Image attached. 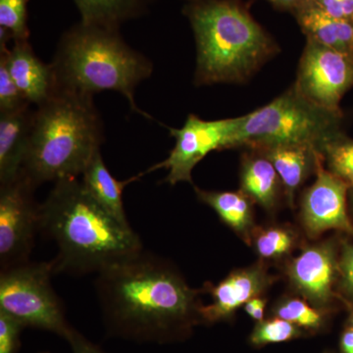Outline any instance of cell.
<instances>
[{
    "instance_id": "32",
    "label": "cell",
    "mask_w": 353,
    "mask_h": 353,
    "mask_svg": "<svg viewBox=\"0 0 353 353\" xmlns=\"http://www.w3.org/2000/svg\"><path fill=\"white\" fill-rule=\"evenodd\" d=\"M265 306H266V301L257 296L245 304V310L252 319L259 322L263 320Z\"/></svg>"
},
{
    "instance_id": "4",
    "label": "cell",
    "mask_w": 353,
    "mask_h": 353,
    "mask_svg": "<svg viewBox=\"0 0 353 353\" xmlns=\"http://www.w3.org/2000/svg\"><path fill=\"white\" fill-rule=\"evenodd\" d=\"M57 88L90 95L105 90L119 92L134 112L146 119L134 94L139 83L152 76L153 63L128 46L119 29L80 22L62 34L51 62Z\"/></svg>"
},
{
    "instance_id": "19",
    "label": "cell",
    "mask_w": 353,
    "mask_h": 353,
    "mask_svg": "<svg viewBox=\"0 0 353 353\" xmlns=\"http://www.w3.org/2000/svg\"><path fill=\"white\" fill-rule=\"evenodd\" d=\"M196 194L234 231L243 236L248 234L252 227V205L245 192H208L196 188Z\"/></svg>"
},
{
    "instance_id": "24",
    "label": "cell",
    "mask_w": 353,
    "mask_h": 353,
    "mask_svg": "<svg viewBox=\"0 0 353 353\" xmlns=\"http://www.w3.org/2000/svg\"><path fill=\"white\" fill-rule=\"evenodd\" d=\"M28 1L29 0H0V28L6 30L14 41H28Z\"/></svg>"
},
{
    "instance_id": "21",
    "label": "cell",
    "mask_w": 353,
    "mask_h": 353,
    "mask_svg": "<svg viewBox=\"0 0 353 353\" xmlns=\"http://www.w3.org/2000/svg\"><path fill=\"white\" fill-rule=\"evenodd\" d=\"M296 14L297 21L308 39L341 52L338 19L325 12L313 0H308L299 7Z\"/></svg>"
},
{
    "instance_id": "33",
    "label": "cell",
    "mask_w": 353,
    "mask_h": 353,
    "mask_svg": "<svg viewBox=\"0 0 353 353\" xmlns=\"http://www.w3.org/2000/svg\"><path fill=\"white\" fill-rule=\"evenodd\" d=\"M341 353H353V328L343 332L341 338Z\"/></svg>"
},
{
    "instance_id": "30",
    "label": "cell",
    "mask_w": 353,
    "mask_h": 353,
    "mask_svg": "<svg viewBox=\"0 0 353 353\" xmlns=\"http://www.w3.org/2000/svg\"><path fill=\"white\" fill-rule=\"evenodd\" d=\"M66 340L71 345L73 353H104L76 330H72Z\"/></svg>"
},
{
    "instance_id": "38",
    "label": "cell",
    "mask_w": 353,
    "mask_h": 353,
    "mask_svg": "<svg viewBox=\"0 0 353 353\" xmlns=\"http://www.w3.org/2000/svg\"><path fill=\"white\" fill-rule=\"evenodd\" d=\"M44 353H46V352H44Z\"/></svg>"
},
{
    "instance_id": "23",
    "label": "cell",
    "mask_w": 353,
    "mask_h": 353,
    "mask_svg": "<svg viewBox=\"0 0 353 353\" xmlns=\"http://www.w3.org/2000/svg\"><path fill=\"white\" fill-rule=\"evenodd\" d=\"M276 317L282 318L299 328L319 330L324 324V317L318 309L311 307L301 299H288L275 308Z\"/></svg>"
},
{
    "instance_id": "8",
    "label": "cell",
    "mask_w": 353,
    "mask_h": 353,
    "mask_svg": "<svg viewBox=\"0 0 353 353\" xmlns=\"http://www.w3.org/2000/svg\"><path fill=\"white\" fill-rule=\"evenodd\" d=\"M36 185L21 172L0 185V271L27 263L39 232Z\"/></svg>"
},
{
    "instance_id": "12",
    "label": "cell",
    "mask_w": 353,
    "mask_h": 353,
    "mask_svg": "<svg viewBox=\"0 0 353 353\" xmlns=\"http://www.w3.org/2000/svg\"><path fill=\"white\" fill-rule=\"evenodd\" d=\"M339 272L336 253L330 243H322L303 250L289 266V277L294 288L317 307L331 301Z\"/></svg>"
},
{
    "instance_id": "2",
    "label": "cell",
    "mask_w": 353,
    "mask_h": 353,
    "mask_svg": "<svg viewBox=\"0 0 353 353\" xmlns=\"http://www.w3.org/2000/svg\"><path fill=\"white\" fill-rule=\"evenodd\" d=\"M39 232L57 243L54 275L97 274L143 250L138 234L106 212L79 178L54 183L39 205Z\"/></svg>"
},
{
    "instance_id": "9",
    "label": "cell",
    "mask_w": 353,
    "mask_h": 353,
    "mask_svg": "<svg viewBox=\"0 0 353 353\" xmlns=\"http://www.w3.org/2000/svg\"><path fill=\"white\" fill-rule=\"evenodd\" d=\"M241 119L238 117L205 121L192 114L180 129L168 128L175 139L173 150L166 159L153 165L143 174L167 169L168 175L165 182L172 185L181 182L192 183V170L204 157L215 150L233 148L234 134Z\"/></svg>"
},
{
    "instance_id": "29",
    "label": "cell",
    "mask_w": 353,
    "mask_h": 353,
    "mask_svg": "<svg viewBox=\"0 0 353 353\" xmlns=\"http://www.w3.org/2000/svg\"><path fill=\"white\" fill-rule=\"evenodd\" d=\"M343 289L353 299V245H345L339 262Z\"/></svg>"
},
{
    "instance_id": "22",
    "label": "cell",
    "mask_w": 353,
    "mask_h": 353,
    "mask_svg": "<svg viewBox=\"0 0 353 353\" xmlns=\"http://www.w3.org/2000/svg\"><path fill=\"white\" fill-rule=\"evenodd\" d=\"M301 329L282 318L262 320L257 323L250 336V343L255 347L269 343H284L299 338Z\"/></svg>"
},
{
    "instance_id": "17",
    "label": "cell",
    "mask_w": 353,
    "mask_h": 353,
    "mask_svg": "<svg viewBox=\"0 0 353 353\" xmlns=\"http://www.w3.org/2000/svg\"><path fill=\"white\" fill-rule=\"evenodd\" d=\"M260 150L275 167L284 185L285 196L292 203L294 192L305 180L311 166L316 164L319 152L301 145L271 146Z\"/></svg>"
},
{
    "instance_id": "28",
    "label": "cell",
    "mask_w": 353,
    "mask_h": 353,
    "mask_svg": "<svg viewBox=\"0 0 353 353\" xmlns=\"http://www.w3.org/2000/svg\"><path fill=\"white\" fill-rule=\"evenodd\" d=\"M23 327L12 316L0 310V353H15Z\"/></svg>"
},
{
    "instance_id": "14",
    "label": "cell",
    "mask_w": 353,
    "mask_h": 353,
    "mask_svg": "<svg viewBox=\"0 0 353 353\" xmlns=\"http://www.w3.org/2000/svg\"><path fill=\"white\" fill-rule=\"evenodd\" d=\"M271 283L272 279L259 265L234 271L209 289L212 303L199 306V317L209 323L228 319L236 309L261 294Z\"/></svg>"
},
{
    "instance_id": "26",
    "label": "cell",
    "mask_w": 353,
    "mask_h": 353,
    "mask_svg": "<svg viewBox=\"0 0 353 353\" xmlns=\"http://www.w3.org/2000/svg\"><path fill=\"white\" fill-rule=\"evenodd\" d=\"M334 175L353 188V141H331L323 152Z\"/></svg>"
},
{
    "instance_id": "27",
    "label": "cell",
    "mask_w": 353,
    "mask_h": 353,
    "mask_svg": "<svg viewBox=\"0 0 353 353\" xmlns=\"http://www.w3.org/2000/svg\"><path fill=\"white\" fill-rule=\"evenodd\" d=\"M32 105L10 76L6 62L0 58V113L13 112Z\"/></svg>"
},
{
    "instance_id": "31",
    "label": "cell",
    "mask_w": 353,
    "mask_h": 353,
    "mask_svg": "<svg viewBox=\"0 0 353 353\" xmlns=\"http://www.w3.org/2000/svg\"><path fill=\"white\" fill-rule=\"evenodd\" d=\"M313 1L332 17L336 19H345L341 0H313Z\"/></svg>"
},
{
    "instance_id": "13",
    "label": "cell",
    "mask_w": 353,
    "mask_h": 353,
    "mask_svg": "<svg viewBox=\"0 0 353 353\" xmlns=\"http://www.w3.org/2000/svg\"><path fill=\"white\" fill-rule=\"evenodd\" d=\"M0 58L6 62L14 82L32 105L48 101L57 90L51 64L44 63L28 41H14L13 46L0 44Z\"/></svg>"
},
{
    "instance_id": "6",
    "label": "cell",
    "mask_w": 353,
    "mask_h": 353,
    "mask_svg": "<svg viewBox=\"0 0 353 353\" xmlns=\"http://www.w3.org/2000/svg\"><path fill=\"white\" fill-rule=\"evenodd\" d=\"M336 114L309 101L294 87L264 108L241 116L233 148L301 145L322 153L336 139Z\"/></svg>"
},
{
    "instance_id": "10",
    "label": "cell",
    "mask_w": 353,
    "mask_h": 353,
    "mask_svg": "<svg viewBox=\"0 0 353 353\" xmlns=\"http://www.w3.org/2000/svg\"><path fill=\"white\" fill-rule=\"evenodd\" d=\"M353 83L350 55L308 39L294 87L309 101L338 111L339 102Z\"/></svg>"
},
{
    "instance_id": "37",
    "label": "cell",
    "mask_w": 353,
    "mask_h": 353,
    "mask_svg": "<svg viewBox=\"0 0 353 353\" xmlns=\"http://www.w3.org/2000/svg\"><path fill=\"white\" fill-rule=\"evenodd\" d=\"M192 1H197V0H192Z\"/></svg>"
},
{
    "instance_id": "34",
    "label": "cell",
    "mask_w": 353,
    "mask_h": 353,
    "mask_svg": "<svg viewBox=\"0 0 353 353\" xmlns=\"http://www.w3.org/2000/svg\"><path fill=\"white\" fill-rule=\"evenodd\" d=\"M275 6L283 7V8L292 9L296 11L299 7L303 6L308 0H269Z\"/></svg>"
},
{
    "instance_id": "18",
    "label": "cell",
    "mask_w": 353,
    "mask_h": 353,
    "mask_svg": "<svg viewBox=\"0 0 353 353\" xmlns=\"http://www.w3.org/2000/svg\"><path fill=\"white\" fill-rule=\"evenodd\" d=\"M83 24L119 29L127 21L143 15L150 0H73Z\"/></svg>"
},
{
    "instance_id": "5",
    "label": "cell",
    "mask_w": 353,
    "mask_h": 353,
    "mask_svg": "<svg viewBox=\"0 0 353 353\" xmlns=\"http://www.w3.org/2000/svg\"><path fill=\"white\" fill-rule=\"evenodd\" d=\"M196 37L199 85L241 82L275 51L250 14L231 0H197L185 9Z\"/></svg>"
},
{
    "instance_id": "35",
    "label": "cell",
    "mask_w": 353,
    "mask_h": 353,
    "mask_svg": "<svg viewBox=\"0 0 353 353\" xmlns=\"http://www.w3.org/2000/svg\"><path fill=\"white\" fill-rule=\"evenodd\" d=\"M341 7L345 19L353 21V0H341Z\"/></svg>"
},
{
    "instance_id": "7",
    "label": "cell",
    "mask_w": 353,
    "mask_h": 353,
    "mask_svg": "<svg viewBox=\"0 0 353 353\" xmlns=\"http://www.w3.org/2000/svg\"><path fill=\"white\" fill-rule=\"evenodd\" d=\"M52 262H27L0 271V310L23 326L52 332L67 339L72 329L51 277Z\"/></svg>"
},
{
    "instance_id": "3",
    "label": "cell",
    "mask_w": 353,
    "mask_h": 353,
    "mask_svg": "<svg viewBox=\"0 0 353 353\" xmlns=\"http://www.w3.org/2000/svg\"><path fill=\"white\" fill-rule=\"evenodd\" d=\"M103 141L94 97L57 88L34 110L22 172L37 188L79 178Z\"/></svg>"
},
{
    "instance_id": "36",
    "label": "cell",
    "mask_w": 353,
    "mask_h": 353,
    "mask_svg": "<svg viewBox=\"0 0 353 353\" xmlns=\"http://www.w3.org/2000/svg\"><path fill=\"white\" fill-rule=\"evenodd\" d=\"M350 327H352L353 328V313L352 317H350Z\"/></svg>"
},
{
    "instance_id": "11",
    "label": "cell",
    "mask_w": 353,
    "mask_h": 353,
    "mask_svg": "<svg viewBox=\"0 0 353 353\" xmlns=\"http://www.w3.org/2000/svg\"><path fill=\"white\" fill-rule=\"evenodd\" d=\"M322 154L316 157L317 178L303 201L304 227L310 236L333 229L353 234L347 210V183L323 168Z\"/></svg>"
},
{
    "instance_id": "16",
    "label": "cell",
    "mask_w": 353,
    "mask_h": 353,
    "mask_svg": "<svg viewBox=\"0 0 353 353\" xmlns=\"http://www.w3.org/2000/svg\"><path fill=\"white\" fill-rule=\"evenodd\" d=\"M145 174L132 176L127 180L119 181L112 176L108 170L101 150L95 153L87 168L82 174L83 188L92 199L101 206L106 212L109 213L114 219L118 221L122 226L132 229L125 212L124 202H123V192L130 183L139 180Z\"/></svg>"
},
{
    "instance_id": "1",
    "label": "cell",
    "mask_w": 353,
    "mask_h": 353,
    "mask_svg": "<svg viewBox=\"0 0 353 353\" xmlns=\"http://www.w3.org/2000/svg\"><path fill=\"white\" fill-rule=\"evenodd\" d=\"M97 301L121 333L162 340L185 331L199 314V292L166 260L145 250L97 274Z\"/></svg>"
},
{
    "instance_id": "25",
    "label": "cell",
    "mask_w": 353,
    "mask_h": 353,
    "mask_svg": "<svg viewBox=\"0 0 353 353\" xmlns=\"http://www.w3.org/2000/svg\"><path fill=\"white\" fill-rule=\"evenodd\" d=\"M294 245V234L283 228L264 230L255 238V248L262 259H280L288 254Z\"/></svg>"
},
{
    "instance_id": "20",
    "label": "cell",
    "mask_w": 353,
    "mask_h": 353,
    "mask_svg": "<svg viewBox=\"0 0 353 353\" xmlns=\"http://www.w3.org/2000/svg\"><path fill=\"white\" fill-rule=\"evenodd\" d=\"M278 173L266 157H248L241 169V192L267 209L275 205L279 190Z\"/></svg>"
},
{
    "instance_id": "15",
    "label": "cell",
    "mask_w": 353,
    "mask_h": 353,
    "mask_svg": "<svg viewBox=\"0 0 353 353\" xmlns=\"http://www.w3.org/2000/svg\"><path fill=\"white\" fill-rule=\"evenodd\" d=\"M31 106L0 113V185L22 172L34 118Z\"/></svg>"
}]
</instances>
